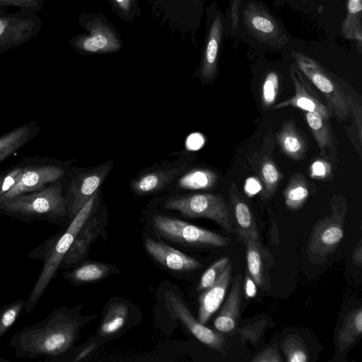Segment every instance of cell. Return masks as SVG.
I'll return each instance as SVG.
<instances>
[{
    "instance_id": "cell-1",
    "label": "cell",
    "mask_w": 362,
    "mask_h": 362,
    "mask_svg": "<svg viewBox=\"0 0 362 362\" xmlns=\"http://www.w3.org/2000/svg\"><path fill=\"white\" fill-rule=\"evenodd\" d=\"M78 308H55L42 321L15 333L9 341L16 356L45 361L69 352L77 339L81 320Z\"/></svg>"
},
{
    "instance_id": "cell-2",
    "label": "cell",
    "mask_w": 362,
    "mask_h": 362,
    "mask_svg": "<svg viewBox=\"0 0 362 362\" xmlns=\"http://www.w3.org/2000/svg\"><path fill=\"white\" fill-rule=\"evenodd\" d=\"M234 38L259 55L282 52L294 42L284 23L262 0H241L238 10Z\"/></svg>"
},
{
    "instance_id": "cell-3",
    "label": "cell",
    "mask_w": 362,
    "mask_h": 362,
    "mask_svg": "<svg viewBox=\"0 0 362 362\" xmlns=\"http://www.w3.org/2000/svg\"><path fill=\"white\" fill-rule=\"evenodd\" d=\"M97 197L95 194L71 220L67 228L59 232L30 251L27 257L43 262L42 269L26 300L25 311L31 313L35 308L50 281L54 279L61 262L83 223L90 217Z\"/></svg>"
},
{
    "instance_id": "cell-4",
    "label": "cell",
    "mask_w": 362,
    "mask_h": 362,
    "mask_svg": "<svg viewBox=\"0 0 362 362\" xmlns=\"http://www.w3.org/2000/svg\"><path fill=\"white\" fill-rule=\"evenodd\" d=\"M0 214L22 221L39 220L62 224L68 217L62 178L40 190L0 201Z\"/></svg>"
},
{
    "instance_id": "cell-5",
    "label": "cell",
    "mask_w": 362,
    "mask_h": 362,
    "mask_svg": "<svg viewBox=\"0 0 362 362\" xmlns=\"http://www.w3.org/2000/svg\"><path fill=\"white\" fill-rule=\"evenodd\" d=\"M282 53L296 65L309 82L324 95L332 114L338 120L347 119L356 100L344 91L339 78L316 59L297 49L296 40L286 47Z\"/></svg>"
},
{
    "instance_id": "cell-6",
    "label": "cell",
    "mask_w": 362,
    "mask_h": 362,
    "mask_svg": "<svg viewBox=\"0 0 362 362\" xmlns=\"http://www.w3.org/2000/svg\"><path fill=\"white\" fill-rule=\"evenodd\" d=\"M347 204L342 196H333L330 214L313 226L307 245V256L313 264H320L333 253L344 236Z\"/></svg>"
},
{
    "instance_id": "cell-7",
    "label": "cell",
    "mask_w": 362,
    "mask_h": 362,
    "mask_svg": "<svg viewBox=\"0 0 362 362\" xmlns=\"http://www.w3.org/2000/svg\"><path fill=\"white\" fill-rule=\"evenodd\" d=\"M164 206L177 210L187 217L211 219L226 232L235 233L233 216L221 194L200 193L177 197L168 199Z\"/></svg>"
},
{
    "instance_id": "cell-8",
    "label": "cell",
    "mask_w": 362,
    "mask_h": 362,
    "mask_svg": "<svg viewBox=\"0 0 362 362\" xmlns=\"http://www.w3.org/2000/svg\"><path fill=\"white\" fill-rule=\"evenodd\" d=\"M22 173L16 185L4 194L0 201L18 194L40 190L62 179L67 166L62 161L48 156L23 157Z\"/></svg>"
},
{
    "instance_id": "cell-9",
    "label": "cell",
    "mask_w": 362,
    "mask_h": 362,
    "mask_svg": "<svg viewBox=\"0 0 362 362\" xmlns=\"http://www.w3.org/2000/svg\"><path fill=\"white\" fill-rule=\"evenodd\" d=\"M206 35L199 68L201 78L206 82L214 80L218 69V62L226 35L225 14L216 2L211 3L206 8Z\"/></svg>"
},
{
    "instance_id": "cell-10",
    "label": "cell",
    "mask_w": 362,
    "mask_h": 362,
    "mask_svg": "<svg viewBox=\"0 0 362 362\" xmlns=\"http://www.w3.org/2000/svg\"><path fill=\"white\" fill-rule=\"evenodd\" d=\"M154 228L168 239L197 246L225 247L230 239L179 219L156 214L153 218Z\"/></svg>"
},
{
    "instance_id": "cell-11",
    "label": "cell",
    "mask_w": 362,
    "mask_h": 362,
    "mask_svg": "<svg viewBox=\"0 0 362 362\" xmlns=\"http://www.w3.org/2000/svg\"><path fill=\"white\" fill-rule=\"evenodd\" d=\"M163 296L171 315L178 319L199 341L215 351L226 354V341L223 336L197 320L178 294L172 290H166Z\"/></svg>"
},
{
    "instance_id": "cell-12",
    "label": "cell",
    "mask_w": 362,
    "mask_h": 362,
    "mask_svg": "<svg viewBox=\"0 0 362 362\" xmlns=\"http://www.w3.org/2000/svg\"><path fill=\"white\" fill-rule=\"evenodd\" d=\"M111 167L106 164L88 173L78 174L69 183L64 195L70 221L97 191Z\"/></svg>"
},
{
    "instance_id": "cell-13",
    "label": "cell",
    "mask_w": 362,
    "mask_h": 362,
    "mask_svg": "<svg viewBox=\"0 0 362 362\" xmlns=\"http://www.w3.org/2000/svg\"><path fill=\"white\" fill-rule=\"evenodd\" d=\"M288 69V74L294 86L295 94L293 97L274 105L272 107V110L292 106L305 112H316L329 120L332 112L314 93L309 81L291 61Z\"/></svg>"
},
{
    "instance_id": "cell-14",
    "label": "cell",
    "mask_w": 362,
    "mask_h": 362,
    "mask_svg": "<svg viewBox=\"0 0 362 362\" xmlns=\"http://www.w3.org/2000/svg\"><path fill=\"white\" fill-rule=\"evenodd\" d=\"M88 34L79 39L78 47L84 52L105 54L117 52L122 42L115 30L103 16L92 18L88 26Z\"/></svg>"
},
{
    "instance_id": "cell-15",
    "label": "cell",
    "mask_w": 362,
    "mask_h": 362,
    "mask_svg": "<svg viewBox=\"0 0 362 362\" xmlns=\"http://www.w3.org/2000/svg\"><path fill=\"white\" fill-rule=\"evenodd\" d=\"M229 200L233 212L235 232L243 243L247 238L260 241L256 220L250 203L234 182L229 187Z\"/></svg>"
},
{
    "instance_id": "cell-16",
    "label": "cell",
    "mask_w": 362,
    "mask_h": 362,
    "mask_svg": "<svg viewBox=\"0 0 362 362\" xmlns=\"http://www.w3.org/2000/svg\"><path fill=\"white\" fill-rule=\"evenodd\" d=\"M243 244L246 246L247 273L262 290L271 288L269 270L274 264V258L269 250L261 241L247 238Z\"/></svg>"
},
{
    "instance_id": "cell-17",
    "label": "cell",
    "mask_w": 362,
    "mask_h": 362,
    "mask_svg": "<svg viewBox=\"0 0 362 362\" xmlns=\"http://www.w3.org/2000/svg\"><path fill=\"white\" fill-rule=\"evenodd\" d=\"M145 247L151 257L169 269L176 272H189L202 267V264L196 259L162 242L147 238L145 241Z\"/></svg>"
},
{
    "instance_id": "cell-18",
    "label": "cell",
    "mask_w": 362,
    "mask_h": 362,
    "mask_svg": "<svg viewBox=\"0 0 362 362\" xmlns=\"http://www.w3.org/2000/svg\"><path fill=\"white\" fill-rule=\"evenodd\" d=\"M233 265H227L220 277L211 286L204 290L199 300L198 320L205 325L218 309L224 300L231 279Z\"/></svg>"
},
{
    "instance_id": "cell-19",
    "label": "cell",
    "mask_w": 362,
    "mask_h": 362,
    "mask_svg": "<svg viewBox=\"0 0 362 362\" xmlns=\"http://www.w3.org/2000/svg\"><path fill=\"white\" fill-rule=\"evenodd\" d=\"M241 274L235 276L228 296L214 322L216 330L233 333L238 327L241 307Z\"/></svg>"
},
{
    "instance_id": "cell-20",
    "label": "cell",
    "mask_w": 362,
    "mask_h": 362,
    "mask_svg": "<svg viewBox=\"0 0 362 362\" xmlns=\"http://www.w3.org/2000/svg\"><path fill=\"white\" fill-rule=\"evenodd\" d=\"M90 218V217H89ZM88 218L75 236L65 254L59 268L75 267L87 255L90 244L100 232V223L95 218Z\"/></svg>"
},
{
    "instance_id": "cell-21",
    "label": "cell",
    "mask_w": 362,
    "mask_h": 362,
    "mask_svg": "<svg viewBox=\"0 0 362 362\" xmlns=\"http://www.w3.org/2000/svg\"><path fill=\"white\" fill-rule=\"evenodd\" d=\"M41 131L37 122H28L0 135V163L17 153Z\"/></svg>"
},
{
    "instance_id": "cell-22",
    "label": "cell",
    "mask_w": 362,
    "mask_h": 362,
    "mask_svg": "<svg viewBox=\"0 0 362 362\" xmlns=\"http://www.w3.org/2000/svg\"><path fill=\"white\" fill-rule=\"evenodd\" d=\"M282 151L293 160H302L308 150L305 136L300 132L292 120L285 122L276 134Z\"/></svg>"
},
{
    "instance_id": "cell-23",
    "label": "cell",
    "mask_w": 362,
    "mask_h": 362,
    "mask_svg": "<svg viewBox=\"0 0 362 362\" xmlns=\"http://www.w3.org/2000/svg\"><path fill=\"white\" fill-rule=\"evenodd\" d=\"M346 14L341 25L344 38L356 43L358 52L362 47V0H346Z\"/></svg>"
},
{
    "instance_id": "cell-24",
    "label": "cell",
    "mask_w": 362,
    "mask_h": 362,
    "mask_svg": "<svg viewBox=\"0 0 362 362\" xmlns=\"http://www.w3.org/2000/svg\"><path fill=\"white\" fill-rule=\"evenodd\" d=\"M184 169L185 167L175 168L170 170H158L145 173L133 182V189L139 194H146L154 192L169 183Z\"/></svg>"
},
{
    "instance_id": "cell-25",
    "label": "cell",
    "mask_w": 362,
    "mask_h": 362,
    "mask_svg": "<svg viewBox=\"0 0 362 362\" xmlns=\"http://www.w3.org/2000/svg\"><path fill=\"white\" fill-rule=\"evenodd\" d=\"M362 334V308L347 313L337 334V347L343 351L353 345Z\"/></svg>"
},
{
    "instance_id": "cell-26",
    "label": "cell",
    "mask_w": 362,
    "mask_h": 362,
    "mask_svg": "<svg viewBox=\"0 0 362 362\" xmlns=\"http://www.w3.org/2000/svg\"><path fill=\"white\" fill-rule=\"evenodd\" d=\"M111 272L109 264L100 262H86L66 272L63 277L73 284H83L99 281Z\"/></svg>"
},
{
    "instance_id": "cell-27",
    "label": "cell",
    "mask_w": 362,
    "mask_h": 362,
    "mask_svg": "<svg viewBox=\"0 0 362 362\" xmlns=\"http://www.w3.org/2000/svg\"><path fill=\"white\" fill-rule=\"evenodd\" d=\"M283 195L285 204L289 210L300 209L309 196L308 184L305 177L300 173L293 175L288 182Z\"/></svg>"
},
{
    "instance_id": "cell-28",
    "label": "cell",
    "mask_w": 362,
    "mask_h": 362,
    "mask_svg": "<svg viewBox=\"0 0 362 362\" xmlns=\"http://www.w3.org/2000/svg\"><path fill=\"white\" fill-rule=\"evenodd\" d=\"M305 117L319 147L320 154L325 155L327 150L330 149L332 146L329 120L316 112H305Z\"/></svg>"
},
{
    "instance_id": "cell-29",
    "label": "cell",
    "mask_w": 362,
    "mask_h": 362,
    "mask_svg": "<svg viewBox=\"0 0 362 362\" xmlns=\"http://www.w3.org/2000/svg\"><path fill=\"white\" fill-rule=\"evenodd\" d=\"M128 313V307L123 303L117 302L111 305L100 325V335L109 336L117 332L125 325Z\"/></svg>"
},
{
    "instance_id": "cell-30",
    "label": "cell",
    "mask_w": 362,
    "mask_h": 362,
    "mask_svg": "<svg viewBox=\"0 0 362 362\" xmlns=\"http://www.w3.org/2000/svg\"><path fill=\"white\" fill-rule=\"evenodd\" d=\"M259 175L263 184L261 199L267 201L274 194L282 178V174L270 158L264 156L259 165Z\"/></svg>"
},
{
    "instance_id": "cell-31",
    "label": "cell",
    "mask_w": 362,
    "mask_h": 362,
    "mask_svg": "<svg viewBox=\"0 0 362 362\" xmlns=\"http://www.w3.org/2000/svg\"><path fill=\"white\" fill-rule=\"evenodd\" d=\"M280 71L272 66H267L262 75L261 102L264 109L272 107L276 100L281 81Z\"/></svg>"
},
{
    "instance_id": "cell-32",
    "label": "cell",
    "mask_w": 362,
    "mask_h": 362,
    "mask_svg": "<svg viewBox=\"0 0 362 362\" xmlns=\"http://www.w3.org/2000/svg\"><path fill=\"white\" fill-rule=\"evenodd\" d=\"M217 175L208 169H196L185 174L178 182L180 187L188 189H208L217 182Z\"/></svg>"
},
{
    "instance_id": "cell-33",
    "label": "cell",
    "mask_w": 362,
    "mask_h": 362,
    "mask_svg": "<svg viewBox=\"0 0 362 362\" xmlns=\"http://www.w3.org/2000/svg\"><path fill=\"white\" fill-rule=\"evenodd\" d=\"M281 348L288 362H307L308 353L302 339L297 334L286 335Z\"/></svg>"
},
{
    "instance_id": "cell-34",
    "label": "cell",
    "mask_w": 362,
    "mask_h": 362,
    "mask_svg": "<svg viewBox=\"0 0 362 362\" xmlns=\"http://www.w3.org/2000/svg\"><path fill=\"white\" fill-rule=\"evenodd\" d=\"M26 300L18 299L0 308V339L17 322L25 310Z\"/></svg>"
},
{
    "instance_id": "cell-35",
    "label": "cell",
    "mask_w": 362,
    "mask_h": 362,
    "mask_svg": "<svg viewBox=\"0 0 362 362\" xmlns=\"http://www.w3.org/2000/svg\"><path fill=\"white\" fill-rule=\"evenodd\" d=\"M230 262L228 257H223L211 264L202 276L197 290L204 291L214 284Z\"/></svg>"
},
{
    "instance_id": "cell-36",
    "label": "cell",
    "mask_w": 362,
    "mask_h": 362,
    "mask_svg": "<svg viewBox=\"0 0 362 362\" xmlns=\"http://www.w3.org/2000/svg\"><path fill=\"white\" fill-rule=\"evenodd\" d=\"M23 166V161L21 158L18 163L0 171V198L18 182L22 173Z\"/></svg>"
},
{
    "instance_id": "cell-37",
    "label": "cell",
    "mask_w": 362,
    "mask_h": 362,
    "mask_svg": "<svg viewBox=\"0 0 362 362\" xmlns=\"http://www.w3.org/2000/svg\"><path fill=\"white\" fill-rule=\"evenodd\" d=\"M241 0H229L228 7L226 11V35L234 38L238 10Z\"/></svg>"
},
{
    "instance_id": "cell-38",
    "label": "cell",
    "mask_w": 362,
    "mask_h": 362,
    "mask_svg": "<svg viewBox=\"0 0 362 362\" xmlns=\"http://www.w3.org/2000/svg\"><path fill=\"white\" fill-rule=\"evenodd\" d=\"M266 321L262 320L254 323L252 325H247L238 329V333L240 336L241 342L250 340L252 342H256L260 337V334L266 325Z\"/></svg>"
},
{
    "instance_id": "cell-39",
    "label": "cell",
    "mask_w": 362,
    "mask_h": 362,
    "mask_svg": "<svg viewBox=\"0 0 362 362\" xmlns=\"http://www.w3.org/2000/svg\"><path fill=\"white\" fill-rule=\"evenodd\" d=\"M282 361L276 344L263 349L251 360L252 362H281Z\"/></svg>"
},
{
    "instance_id": "cell-40",
    "label": "cell",
    "mask_w": 362,
    "mask_h": 362,
    "mask_svg": "<svg viewBox=\"0 0 362 362\" xmlns=\"http://www.w3.org/2000/svg\"><path fill=\"white\" fill-rule=\"evenodd\" d=\"M116 10L122 16H128L132 11L134 6V0H110Z\"/></svg>"
},
{
    "instance_id": "cell-41",
    "label": "cell",
    "mask_w": 362,
    "mask_h": 362,
    "mask_svg": "<svg viewBox=\"0 0 362 362\" xmlns=\"http://www.w3.org/2000/svg\"><path fill=\"white\" fill-rule=\"evenodd\" d=\"M329 165L323 160H317L313 163L310 170L313 177H325L329 172Z\"/></svg>"
},
{
    "instance_id": "cell-42",
    "label": "cell",
    "mask_w": 362,
    "mask_h": 362,
    "mask_svg": "<svg viewBox=\"0 0 362 362\" xmlns=\"http://www.w3.org/2000/svg\"><path fill=\"white\" fill-rule=\"evenodd\" d=\"M361 104L360 102L355 101L351 114L354 116V122L357 127L358 136L359 142L361 143Z\"/></svg>"
},
{
    "instance_id": "cell-43",
    "label": "cell",
    "mask_w": 362,
    "mask_h": 362,
    "mask_svg": "<svg viewBox=\"0 0 362 362\" xmlns=\"http://www.w3.org/2000/svg\"><path fill=\"white\" fill-rule=\"evenodd\" d=\"M256 284L248 273L245 276V292L247 298H253L257 293Z\"/></svg>"
},
{
    "instance_id": "cell-44",
    "label": "cell",
    "mask_w": 362,
    "mask_h": 362,
    "mask_svg": "<svg viewBox=\"0 0 362 362\" xmlns=\"http://www.w3.org/2000/svg\"><path fill=\"white\" fill-rule=\"evenodd\" d=\"M352 259L354 264L358 267L362 265V243L359 240L352 252Z\"/></svg>"
},
{
    "instance_id": "cell-45",
    "label": "cell",
    "mask_w": 362,
    "mask_h": 362,
    "mask_svg": "<svg viewBox=\"0 0 362 362\" xmlns=\"http://www.w3.org/2000/svg\"><path fill=\"white\" fill-rule=\"evenodd\" d=\"M259 188H261V187H259V184L256 182L255 180L249 179L247 181L245 189L248 194H255L259 190Z\"/></svg>"
},
{
    "instance_id": "cell-46",
    "label": "cell",
    "mask_w": 362,
    "mask_h": 362,
    "mask_svg": "<svg viewBox=\"0 0 362 362\" xmlns=\"http://www.w3.org/2000/svg\"><path fill=\"white\" fill-rule=\"evenodd\" d=\"M301 2L305 6L308 13L311 14L316 11L317 9V4L315 2V0H300Z\"/></svg>"
},
{
    "instance_id": "cell-47",
    "label": "cell",
    "mask_w": 362,
    "mask_h": 362,
    "mask_svg": "<svg viewBox=\"0 0 362 362\" xmlns=\"http://www.w3.org/2000/svg\"><path fill=\"white\" fill-rule=\"evenodd\" d=\"M5 30V25L2 21L0 20V35L4 32Z\"/></svg>"
},
{
    "instance_id": "cell-48",
    "label": "cell",
    "mask_w": 362,
    "mask_h": 362,
    "mask_svg": "<svg viewBox=\"0 0 362 362\" xmlns=\"http://www.w3.org/2000/svg\"><path fill=\"white\" fill-rule=\"evenodd\" d=\"M11 361L3 357H0V362H10Z\"/></svg>"
},
{
    "instance_id": "cell-49",
    "label": "cell",
    "mask_w": 362,
    "mask_h": 362,
    "mask_svg": "<svg viewBox=\"0 0 362 362\" xmlns=\"http://www.w3.org/2000/svg\"><path fill=\"white\" fill-rule=\"evenodd\" d=\"M334 1H339V0H334Z\"/></svg>"
}]
</instances>
